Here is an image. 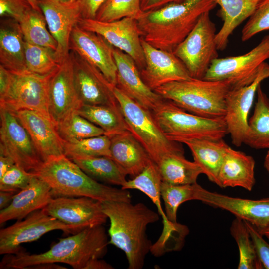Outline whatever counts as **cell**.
Masks as SVG:
<instances>
[{"instance_id": "cell-1", "label": "cell", "mask_w": 269, "mask_h": 269, "mask_svg": "<svg viewBox=\"0 0 269 269\" xmlns=\"http://www.w3.org/2000/svg\"><path fill=\"white\" fill-rule=\"evenodd\" d=\"M102 206L110 221L109 243L124 252L128 269H142L153 245L147 227L157 222L160 215L141 202L107 201Z\"/></svg>"}, {"instance_id": "cell-2", "label": "cell", "mask_w": 269, "mask_h": 269, "mask_svg": "<svg viewBox=\"0 0 269 269\" xmlns=\"http://www.w3.org/2000/svg\"><path fill=\"white\" fill-rule=\"evenodd\" d=\"M216 5L214 0H185L143 12L137 19L141 38L157 49L173 52L200 16Z\"/></svg>"}, {"instance_id": "cell-3", "label": "cell", "mask_w": 269, "mask_h": 269, "mask_svg": "<svg viewBox=\"0 0 269 269\" xmlns=\"http://www.w3.org/2000/svg\"><path fill=\"white\" fill-rule=\"evenodd\" d=\"M109 244L103 225L89 227L60 239L42 253L29 254L22 251L16 254H6L0 267L23 269L39 264L64 263L75 269H84L90 260L102 258L105 255Z\"/></svg>"}, {"instance_id": "cell-4", "label": "cell", "mask_w": 269, "mask_h": 269, "mask_svg": "<svg viewBox=\"0 0 269 269\" xmlns=\"http://www.w3.org/2000/svg\"><path fill=\"white\" fill-rule=\"evenodd\" d=\"M33 172L49 185L53 197H87L101 202H131L128 190L113 187L93 179L64 154L44 161Z\"/></svg>"}, {"instance_id": "cell-5", "label": "cell", "mask_w": 269, "mask_h": 269, "mask_svg": "<svg viewBox=\"0 0 269 269\" xmlns=\"http://www.w3.org/2000/svg\"><path fill=\"white\" fill-rule=\"evenodd\" d=\"M231 89L227 81L191 78L164 84L154 91L189 113L215 119L224 118L226 99Z\"/></svg>"}, {"instance_id": "cell-6", "label": "cell", "mask_w": 269, "mask_h": 269, "mask_svg": "<svg viewBox=\"0 0 269 269\" xmlns=\"http://www.w3.org/2000/svg\"><path fill=\"white\" fill-rule=\"evenodd\" d=\"M113 93L128 131L142 145L155 164L166 154L184 153L180 143L170 140L164 134L151 110L130 98L116 86L113 87Z\"/></svg>"}, {"instance_id": "cell-7", "label": "cell", "mask_w": 269, "mask_h": 269, "mask_svg": "<svg viewBox=\"0 0 269 269\" xmlns=\"http://www.w3.org/2000/svg\"><path fill=\"white\" fill-rule=\"evenodd\" d=\"M159 127L171 140L188 139L220 140L228 134L224 118H208L189 113L163 99L151 111Z\"/></svg>"}, {"instance_id": "cell-8", "label": "cell", "mask_w": 269, "mask_h": 269, "mask_svg": "<svg viewBox=\"0 0 269 269\" xmlns=\"http://www.w3.org/2000/svg\"><path fill=\"white\" fill-rule=\"evenodd\" d=\"M209 12L203 13L187 36L173 51L193 78L203 79L218 57L216 27Z\"/></svg>"}, {"instance_id": "cell-9", "label": "cell", "mask_w": 269, "mask_h": 269, "mask_svg": "<svg viewBox=\"0 0 269 269\" xmlns=\"http://www.w3.org/2000/svg\"><path fill=\"white\" fill-rule=\"evenodd\" d=\"M268 59L269 35L245 54L214 60L203 79L227 81L231 89L247 86L255 80L262 64Z\"/></svg>"}, {"instance_id": "cell-10", "label": "cell", "mask_w": 269, "mask_h": 269, "mask_svg": "<svg viewBox=\"0 0 269 269\" xmlns=\"http://www.w3.org/2000/svg\"><path fill=\"white\" fill-rule=\"evenodd\" d=\"M56 230L67 234L77 232L73 227L48 215L43 209L36 210L25 219L0 229V254H17L22 251L21 244L37 240L45 234Z\"/></svg>"}, {"instance_id": "cell-11", "label": "cell", "mask_w": 269, "mask_h": 269, "mask_svg": "<svg viewBox=\"0 0 269 269\" xmlns=\"http://www.w3.org/2000/svg\"><path fill=\"white\" fill-rule=\"evenodd\" d=\"M52 73L41 75L28 71L11 72L10 85L4 97L0 99V107L13 112L32 110L49 116L48 90Z\"/></svg>"}, {"instance_id": "cell-12", "label": "cell", "mask_w": 269, "mask_h": 269, "mask_svg": "<svg viewBox=\"0 0 269 269\" xmlns=\"http://www.w3.org/2000/svg\"><path fill=\"white\" fill-rule=\"evenodd\" d=\"M77 24L86 30L100 35L113 47L129 55L140 70L145 66L142 38L136 19L125 17L103 22L81 18Z\"/></svg>"}, {"instance_id": "cell-13", "label": "cell", "mask_w": 269, "mask_h": 269, "mask_svg": "<svg viewBox=\"0 0 269 269\" xmlns=\"http://www.w3.org/2000/svg\"><path fill=\"white\" fill-rule=\"evenodd\" d=\"M0 150L11 157L16 164L34 172L43 162L30 136L15 113L0 107Z\"/></svg>"}, {"instance_id": "cell-14", "label": "cell", "mask_w": 269, "mask_h": 269, "mask_svg": "<svg viewBox=\"0 0 269 269\" xmlns=\"http://www.w3.org/2000/svg\"><path fill=\"white\" fill-rule=\"evenodd\" d=\"M268 78L269 65L265 62L256 78L251 84L231 89L227 96L224 119L232 143L237 147L244 143L248 129V116L257 89L261 82Z\"/></svg>"}, {"instance_id": "cell-15", "label": "cell", "mask_w": 269, "mask_h": 269, "mask_svg": "<svg viewBox=\"0 0 269 269\" xmlns=\"http://www.w3.org/2000/svg\"><path fill=\"white\" fill-rule=\"evenodd\" d=\"M43 209L48 215L73 227L77 232L103 225L108 219L102 202L87 197H54Z\"/></svg>"}, {"instance_id": "cell-16", "label": "cell", "mask_w": 269, "mask_h": 269, "mask_svg": "<svg viewBox=\"0 0 269 269\" xmlns=\"http://www.w3.org/2000/svg\"><path fill=\"white\" fill-rule=\"evenodd\" d=\"M48 29L57 43L55 57L62 63L70 54L69 43L74 27L82 18L78 1L64 3L59 0H38Z\"/></svg>"}, {"instance_id": "cell-17", "label": "cell", "mask_w": 269, "mask_h": 269, "mask_svg": "<svg viewBox=\"0 0 269 269\" xmlns=\"http://www.w3.org/2000/svg\"><path fill=\"white\" fill-rule=\"evenodd\" d=\"M82 104L75 84L73 62L70 54L52 72L49 80V116L56 125L76 111Z\"/></svg>"}, {"instance_id": "cell-18", "label": "cell", "mask_w": 269, "mask_h": 269, "mask_svg": "<svg viewBox=\"0 0 269 269\" xmlns=\"http://www.w3.org/2000/svg\"><path fill=\"white\" fill-rule=\"evenodd\" d=\"M113 46L100 35L86 30L77 24L73 29L70 51L77 54L97 68L113 85L117 84V66Z\"/></svg>"}, {"instance_id": "cell-19", "label": "cell", "mask_w": 269, "mask_h": 269, "mask_svg": "<svg viewBox=\"0 0 269 269\" xmlns=\"http://www.w3.org/2000/svg\"><path fill=\"white\" fill-rule=\"evenodd\" d=\"M75 84L82 104L118 105L113 85L103 74L77 54L70 51Z\"/></svg>"}, {"instance_id": "cell-20", "label": "cell", "mask_w": 269, "mask_h": 269, "mask_svg": "<svg viewBox=\"0 0 269 269\" xmlns=\"http://www.w3.org/2000/svg\"><path fill=\"white\" fill-rule=\"evenodd\" d=\"M145 65L141 77L152 90L168 83L191 79L186 68L173 52L157 49L141 38Z\"/></svg>"}, {"instance_id": "cell-21", "label": "cell", "mask_w": 269, "mask_h": 269, "mask_svg": "<svg viewBox=\"0 0 269 269\" xmlns=\"http://www.w3.org/2000/svg\"><path fill=\"white\" fill-rule=\"evenodd\" d=\"M196 200L227 210L247 221L262 233L269 227V198L251 200L209 191L199 184Z\"/></svg>"}, {"instance_id": "cell-22", "label": "cell", "mask_w": 269, "mask_h": 269, "mask_svg": "<svg viewBox=\"0 0 269 269\" xmlns=\"http://www.w3.org/2000/svg\"><path fill=\"white\" fill-rule=\"evenodd\" d=\"M14 112L29 134L43 162L64 154V141L49 115L28 109Z\"/></svg>"}, {"instance_id": "cell-23", "label": "cell", "mask_w": 269, "mask_h": 269, "mask_svg": "<svg viewBox=\"0 0 269 269\" xmlns=\"http://www.w3.org/2000/svg\"><path fill=\"white\" fill-rule=\"evenodd\" d=\"M113 55L117 66L116 86L145 108L156 109L164 99L144 82L134 60L114 47Z\"/></svg>"}, {"instance_id": "cell-24", "label": "cell", "mask_w": 269, "mask_h": 269, "mask_svg": "<svg viewBox=\"0 0 269 269\" xmlns=\"http://www.w3.org/2000/svg\"><path fill=\"white\" fill-rule=\"evenodd\" d=\"M53 197L49 185L35 174L28 185L14 196L10 204L0 210V223L22 220L32 212L44 208Z\"/></svg>"}, {"instance_id": "cell-25", "label": "cell", "mask_w": 269, "mask_h": 269, "mask_svg": "<svg viewBox=\"0 0 269 269\" xmlns=\"http://www.w3.org/2000/svg\"><path fill=\"white\" fill-rule=\"evenodd\" d=\"M109 137L111 158L132 179L140 174L152 161L145 148L129 131Z\"/></svg>"}, {"instance_id": "cell-26", "label": "cell", "mask_w": 269, "mask_h": 269, "mask_svg": "<svg viewBox=\"0 0 269 269\" xmlns=\"http://www.w3.org/2000/svg\"><path fill=\"white\" fill-rule=\"evenodd\" d=\"M162 180L157 165L152 160L146 168L138 175L127 180L121 187L122 189H137L146 194L156 206L162 217L163 229L161 235L154 244L159 249H163L164 245L176 231L177 223H173L167 219L161 205L160 186Z\"/></svg>"}, {"instance_id": "cell-27", "label": "cell", "mask_w": 269, "mask_h": 269, "mask_svg": "<svg viewBox=\"0 0 269 269\" xmlns=\"http://www.w3.org/2000/svg\"><path fill=\"white\" fill-rule=\"evenodd\" d=\"M255 166L251 156L228 146L219 170L217 185L221 188L240 187L251 191L255 184Z\"/></svg>"}, {"instance_id": "cell-28", "label": "cell", "mask_w": 269, "mask_h": 269, "mask_svg": "<svg viewBox=\"0 0 269 269\" xmlns=\"http://www.w3.org/2000/svg\"><path fill=\"white\" fill-rule=\"evenodd\" d=\"M1 19L0 65L11 72L26 71L25 41L20 25L11 18Z\"/></svg>"}, {"instance_id": "cell-29", "label": "cell", "mask_w": 269, "mask_h": 269, "mask_svg": "<svg viewBox=\"0 0 269 269\" xmlns=\"http://www.w3.org/2000/svg\"><path fill=\"white\" fill-rule=\"evenodd\" d=\"M220 6L218 14L223 21L216 35L218 50L226 49L229 37L234 30L254 13L264 0H214Z\"/></svg>"}, {"instance_id": "cell-30", "label": "cell", "mask_w": 269, "mask_h": 269, "mask_svg": "<svg viewBox=\"0 0 269 269\" xmlns=\"http://www.w3.org/2000/svg\"><path fill=\"white\" fill-rule=\"evenodd\" d=\"M190 149L194 161L209 180L217 185L219 170L228 145L223 139H188L180 141Z\"/></svg>"}, {"instance_id": "cell-31", "label": "cell", "mask_w": 269, "mask_h": 269, "mask_svg": "<svg viewBox=\"0 0 269 269\" xmlns=\"http://www.w3.org/2000/svg\"><path fill=\"white\" fill-rule=\"evenodd\" d=\"M253 113L248 120L244 143L256 149H269V99L260 85Z\"/></svg>"}, {"instance_id": "cell-32", "label": "cell", "mask_w": 269, "mask_h": 269, "mask_svg": "<svg viewBox=\"0 0 269 269\" xmlns=\"http://www.w3.org/2000/svg\"><path fill=\"white\" fill-rule=\"evenodd\" d=\"M156 165L162 181L172 184L197 183L198 176L203 173L202 170L196 163L185 158L184 153L166 154Z\"/></svg>"}, {"instance_id": "cell-33", "label": "cell", "mask_w": 269, "mask_h": 269, "mask_svg": "<svg viewBox=\"0 0 269 269\" xmlns=\"http://www.w3.org/2000/svg\"><path fill=\"white\" fill-rule=\"evenodd\" d=\"M86 174L93 179L122 187L127 182V175L111 157L96 156L72 159Z\"/></svg>"}, {"instance_id": "cell-34", "label": "cell", "mask_w": 269, "mask_h": 269, "mask_svg": "<svg viewBox=\"0 0 269 269\" xmlns=\"http://www.w3.org/2000/svg\"><path fill=\"white\" fill-rule=\"evenodd\" d=\"M76 111L101 128L109 137L128 130L119 105L82 104Z\"/></svg>"}, {"instance_id": "cell-35", "label": "cell", "mask_w": 269, "mask_h": 269, "mask_svg": "<svg viewBox=\"0 0 269 269\" xmlns=\"http://www.w3.org/2000/svg\"><path fill=\"white\" fill-rule=\"evenodd\" d=\"M18 23L25 42L55 52L57 43L50 32L42 12L32 8Z\"/></svg>"}, {"instance_id": "cell-36", "label": "cell", "mask_w": 269, "mask_h": 269, "mask_svg": "<svg viewBox=\"0 0 269 269\" xmlns=\"http://www.w3.org/2000/svg\"><path fill=\"white\" fill-rule=\"evenodd\" d=\"M198 184H172L162 181L161 196L165 207L167 219L173 223H177V212L180 205L190 200H196Z\"/></svg>"}, {"instance_id": "cell-37", "label": "cell", "mask_w": 269, "mask_h": 269, "mask_svg": "<svg viewBox=\"0 0 269 269\" xmlns=\"http://www.w3.org/2000/svg\"><path fill=\"white\" fill-rule=\"evenodd\" d=\"M230 232L239 248V261L238 269H263L244 221L236 217L231 223Z\"/></svg>"}, {"instance_id": "cell-38", "label": "cell", "mask_w": 269, "mask_h": 269, "mask_svg": "<svg viewBox=\"0 0 269 269\" xmlns=\"http://www.w3.org/2000/svg\"><path fill=\"white\" fill-rule=\"evenodd\" d=\"M56 128L64 141H73L105 134L100 127L75 111L58 123Z\"/></svg>"}, {"instance_id": "cell-39", "label": "cell", "mask_w": 269, "mask_h": 269, "mask_svg": "<svg viewBox=\"0 0 269 269\" xmlns=\"http://www.w3.org/2000/svg\"><path fill=\"white\" fill-rule=\"evenodd\" d=\"M64 155L71 160L96 156L111 157L110 138L104 134L73 141H64Z\"/></svg>"}, {"instance_id": "cell-40", "label": "cell", "mask_w": 269, "mask_h": 269, "mask_svg": "<svg viewBox=\"0 0 269 269\" xmlns=\"http://www.w3.org/2000/svg\"><path fill=\"white\" fill-rule=\"evenodd\" d=\"M141 0H106L98 10L95 19L111 22L125 17L137 19L143 13Z\"/></svg>"}, {"instance_id": "cell-41", "label": "cell", "mask_w": 269, "mask_h": 269, "mask_svg": "<svg viewBox=\"0 0 269 269\" xmlns=\"http://www.w3.org/2000/svg\"><path fill=\"white\" fill-rule=\"evenodd\" d=\"M25 60L27 71L41 75L49 74L60 64L55 58L54 51L26 42Z\"/></svg>"}, {"instance_id": "cell-42", "label": "cell", "mask_w": 269, "mask_h": 269, "mask_svg": "<svg viewBox=\"0 0 269 269\" xmlns=\"http://www.w3.org/2000/svg\"><path fill=\"white\" fill-rule=\"evenodd\" d=\"M266 30H269V0H264L249 18L242 29L241 39L247 41Z\"/></svg>"}, {"instance_id": "cell-43", "label": "cell", "mask_w": 269, "mask_h": 269, "mask_svg": "<svg viewBox=\"0 0 269 269\" xmlns=\"http://www.w3.org/2000/svg\"><path fill=\"white\" fill-rule=\"evenodd\" d=\"M35 175L15 164L0 178V190L18 192L27 187Z\"/></svg>"}, {"instance_id": "cell-44", "label": "cell", "mask_w": 269, "mask_h": 269, "mask_svg": "<svg viewBox=\"0 0 269 269\" xmlns=\"http://www.w3.org/2000/svg\"><path fill=\"white\" fill-rule=\"evenodd\" d=\"M31 8L27 0H0V16L19 22Z\"/></svg>"}, {"instance_id": "cell-45", "label": "cell", "mask_w": 269, "mask_h": 269, "mask_svg": "<svg viewBox=\"0 0 269 269\" xmlns=\"http://www.w3.org/2000/svg\"><path fill=\"white\" fill-rule=\"evenodd\" d=\"M253 242L256 252L263 269H269V243L258 229L250 223L243 220Z\"/></svg>"}, {"instance_id": "cell-46", "label": "cell", "mask_w": 269, "mask_h": 269, "mask_svg": "<svg viewBox=\"0 0 269 269\" xmlns=\"http://www.w3.org/2000/svg\"><path fill=\"white\" fill-rule=\"evenodd\" d=\"M106 0H78L82 18L95 19L97 13Z\"/></svg>"}, {"instance_id": "cell-47", "label": "cell", "mask_w": 269, "mask_h": 269, "mask_svg": "<svg viewBox=\"0 0 269 269\" xmlns=\"http://www.w3.org/2000/svg\"><path fill=\"white\" fill-rule=\"evenodd\" d=\"M185 0H141V7L143 12L153 10L167 4L181 2Z\"/></svg>"}, {"instance_id": "cell-48", "label": "cell", "mask_w": 269, "mask_h": 269, "mask_svg": "<svg viewBox=\"0 0 269 269\" xmlns=\"http://www.w3.org/2000/svg\"><path fill=\"white\" fill-rule=\"evenodd\" d=\"M11 72L0 65V99L4 97L9 88Z\"/></svg>"}, {"instance_id": "cell-49", "label": "cell", "mask_w": 269, "mask_h": 269, "mask_svg": "<svg viewBox=\"0 0 269 269\" xmlns=\"http://www.w3.org/2000/svg\"><path fill=\"white\" fill-rule=\"evenodd\" d=\"M15 164L14 161L11 157L0 150V178Z\"/></svg>"}, {"instance_id": "cell-50", "label": "cell", "mask_w": 269, "mask_h": 269, "mask_svg": "<svg viewBox=\"0 0 269 269\" xmlns=\"http://www.w3.org/2000/svg\"><path fill=\"white\" fill-rule=\"evenodd\" d=\"M114 267L101 258H94L90 260L84 269H113Z\"/></svg>"}, {"instance_id": "cell-51", "label": "cell", "mask_w": 269, "mask_h": 269, "mask_svg": "<svg viewBox=\"0 0 269 269\" xmlns=\"http://www.w3.org/2000/svg\"><path fill=\"white\" fill-rule=\"evenodd\" d=\"M18 192L12 191L0 190V210L8 207L12 201L14 196Z\"/></svg>"}, {"instance_id": "cell-52", "label": "cell", "mask_w": 269, "mask_h": 269, "mask_svg": "<svg viewBox=\"0 0 269 269\" xmlns=\"http://www.w3.org/2000/svg\"><path fill=\"white\" fill-rule=\"evenodd\" d=\"M30 5H31V7L40 12H42L40 7L38 4V0H27Z\"/></svg>"}, {"instance_id": "cell-53", "label": "cell", "mask_w": 269, "mask_h": 269, "mask_svg": "<svg viewBox=\"0 0 269 269\" xmlns=\"http://www.w3.org/2000/svg\"><path fill=\"white\" fill-rule=\"evenodd\" d=\"M264 166L269 175V149H268L265 157Z\"/></svg>"}, {"instance_id": "cell-54", "label": "cell", "mask_w": 269, "mask_h": 269, "mask_svg": "<svg viewBox=\"0 0 269 269\" xmlns=\"http://www.w3.org/2000/svg\"><path fill=\"white\" fill-rule=\"evenodd\" d=\"M261 234L266 237L269 242V227L267 229L264 230Z\"/></svg>"}, {"instance_id": "cell-55", "label": "cell", "mask_w": 269, "mask_h": 269, "mask_svg": "<svg viewBox=\"0 0 269 269\" xmlns=\"http://www.w3.org/2000/svg\"><path fill=\"white\" fill-rule=\"evenodd\" d=\"M59 1L64 3H71L77 1L78 0H59Z\"/></svg>"}]
</instances>
